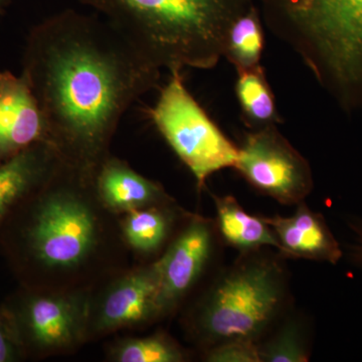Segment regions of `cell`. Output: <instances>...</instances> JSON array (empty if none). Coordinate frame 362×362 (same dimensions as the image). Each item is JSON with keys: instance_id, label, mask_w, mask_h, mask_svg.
Wrapping results in <instances>:
<instances>
[{"instance_id": "1", "label": "cell", "mask_w": 362, "mask_h": 362, "mask_svg": "<svg viewBox=\"0 0 362 362\" xmlns=\"http://www.w3.org/2000/svg\"><path fill=\"white\" fill-rule=\"evenodd\" d=\"M160 71L103 18L66 9L30 30L21 75L61 160L96 176L124 114Z\"/></svg>"}, {"instance_id": "2", "label": "cell", "mask_w": 362, "mask_h": 362, "mask_svg": "<svg viewBox=\"0 0 362 362\" xmlns=\"http://www.w3.org/2000/svg\"><path fill=\"white\" fill-rule=\"evenodd\" d=\"M128 252L95 176L62 160L0 226V252L18 285L33 289L94 291L129 268Z\"/></svg>"}, {"instance_id": "3", "label": "cell", "mask_w": 362, "mask_h": 362, "mask_svg": "<svg viewBox=\"0 0 362 362\" xmlns=\"http://www.w3.org/2000/svg\"><path fill=\"white\" fill-rule=\"evenodd\" d=\"M159 69L209 70L230 26L259 0H78Z\"/></svg>"}, {"instance_id": "4", "label": "cell", "mask_w": 362, "mask_h": 362, "mask_svg": "<svg viewBox=\"0 0 362 362\" xmlns=\"http://www.w3.org/2000/svg\"><path fill=\"white\" fill-rule=\"evenodd\" d=\"M262 20L341 110L362 112V0H259Z\"/></svg>"}, {"instance_id": "5", "label": "cell", "mask_w": 362, "mask_h": 362, "mask_svg": "<svg viewBox=\"0 0 362 362\" xmlns=\"http://www.w3.org/2000/svg\"><path fill=\"white\" fill-rule=\"evenodd\" d=\"M246 254L209 287L188 316V329L206 349L228 340L258 342L282 308V265L273 257Z\"/></svg>"}, {"instance_id": "6", "label": "cell", "mask_w": 362, "mask_h": 362, "mask_svg": "<svg viewBox=\"0 0 362 362\" xmlns=\"http://www.w3.org/2000/svg\"><path fill=\"white\" fill-rule=\"evenodd\" d=\"M147 115L190 173L199 190L216 171L235 168V147L209 118L185 84L182 70L173 69Z\"/></svg>"}, {"instance_id": "7", "label": "cell", "mask_w": 362, "mask_h": 362, "mask_svg": "<svg viewBox=\"0 0 362 362\" xmlns=\"http://www.w3.org/2000/svg\"><path fill=\"white\" fill-rule=\"evenodd\" d=\"M90 294L18 285L7 296L1 305L25 359L64 356L87 343Z\"/></svg>"}, {"instance_id": "8", "label": "cell", "mask_w": 362, "mask_h": 362, "mask_svg": "<svg viewBox=\"0 0 362 362\" xmlns=\"http://www.w3.org/2000/svg\"><path fill=\"white\" fill-rule=\"evenodd\" d=\"M235 168L255 189L285 206L303 202L313 188L308 161L276 125L247 133Z\"/></svg>"}, {"instance_id": "9", "label": "cell", "mask_w": 362, "mask_h": 362, "mask_svg": "<svg viewBox=\"0 0 362 362\" xmlns=\"http://www.w3.org/2000/svg\"><path fill=\"white\" fill-rule=\"evenodd\" d=\"M158 298L157 259L117 274L90 292L87 343L159 320Z\"/></svg>"}, {"instance_id": "10", "label": "cell", "mask_w": 362, "mask_h": 362, "mask_svg": "<svg viewBox=\"0 0 362 362\" xmlns=\"http://www.w3.org/2000/svg\"><path fill=\"white\" fill-rule=\"evenodd\" d=\"M214 233L211 221L192 214L157 259L160 319L175 313L199 283L214 254Z\"/></svg>"}, {"instance_id": "11", "label": "cell", "mask_w": 362, "mask_h": 362, "mask_svg": "<svg viewBox=\"0 0 362 362\" xmlns=\"http://www.w3.org/2000/svg\"><path fill=\"white\" fill-rule=\"evenodd\" d=\"M47 141L44 116L25 76L0 70V162Z\"/></svg>"}, {"instance_id": "12", "label": "cell", "mask_w": 362, "mask_h": 362, "mask_svg": "<svg viewBox=\"0 0 362 362\" xmlns=\"http://www.w3.org/2000/svg\"><path fill=\"white\" fill-rule=\"evenodd\" d=\"M280 246V254L290 258L337 264L341 247L321 214L312 211L305 202L297 204L291 216L264 218Z\"/></svg>"}, {"instance_id": "13", "label": "cell", "mask_w": 362, "mask_h": 362, "mask_svg": "<svg viewBox=\"0 0 362 362\" xmlns=\"http://www.w3.org/2000/svg\"><path fill=\"white\" fill-rule=\"evenodd\" d=\"M95 187L104 206L119 216L145 207L175 204L160 183L140 175L127 162L111 154L100 166Z\"/></svg>"}, {"instance_id": "14", "label": "cell", "mask_w": 362, "mask_h": 362, "mask_svg": "<svg viewBox=\"0 0 362 362\" xmlns=\"http://www.w3.org/2000/svg\"><path fill=\"white\" fill-rule=\"evenodd\" d=\"M61 161L49 142H40L0 162V226L9 214L49 175Z\"/></svg>"}, {"instance_id": "15", "label": "cell", "mask_w": 362, "mask_h": 362, "mask_svg": "<svg viewBox=\"0 0 362 362\" xmlns=\"http://www.w3.org/2000/svg\"><path fill=\"white\" fill-rule=\"evenodd\" d=\"M213 197L216 226L226 244L245 254L268 246L280 250L275 233L264 218L247 213L232 195Z\"/></svg>"}, {"instance_id": "16", "label": "cell", "mask_w": 362, "mask_h": 362, "mask_svg": "<svg viewBox=\"0 0 362 362\" xmlns=\"http://www.w3.org/2000/svg\"><path fill=\"white\" fill-rule=\"evenodd\" d=\"M175 204L136 209L119 216L121 233L129 251L151 257L168 244L176 218Z\"/></svg>"}, {"instance_id": "17", "label": "cell", "mask_w": 362, "mask_h": 362, "mask_svg": "<svg viewBox=\"0 0 362 362\" xmlns=\"http://www.w3.org/2000/svg\"><path fill=\"white\" fill-rule=\"evenodd\" d=\"M237 93L243 119L252 130L282 122L275 96L261 65L238 71Z\"/></svg>"}, {"instance_id": "18", "label": "cell", "mask_w": 362, "mask_h": 362, "mask_svg": "<svg viewBox=\"0 0 362 362\" xmlns=\"http://www.w3.org/2000/svg\"><path fill=\"white\" fill-rule=\"evenodd\" d=\"M263 20L259 4L251 7L230 26L223 57L237 71L259 65L264 49Z\"/></svg>"}, {"instance_id": "19", "label": "cell", "mask_w": 362, "mask_h": 362, "mask_svg": "<svg viewBox=\"0 0 362 362\" xmlns=\"http://www.w3.org/2000/svg\"><path fill=\"white\" fill-rule=\"evenodd\" d=\"M107 358L113 362H183L187 356L173 338L159 332L116 340L107 350Z\"/></svg>"}, {"instance_id": "20", "label": "cell", "mask_w": 362, "mask_h": 362, "mask_svg": "<svg viewBox=\"0 0 362 362\" xmlns=\"http://www.w3.org/2000/svg\"><path fill=\"white\" fill-rule=\"evenodd\" d=\"M261 362H306L309 350L303 328L297 320L286 321L275 334L264 343H259Z\"/></svg>"}, {"instance_id": "21", "label": "cell", "mask_w": 362, "mask_h": 362, "mask_svg": "<svg viewBox=\"0 0 362 362\" xmlns=\"http://www.w3.org/2000/svg\"><path fill=\"white\" fill-rule=\"evenodd\" d=\"M207 362H261L259 342L252 340H228L207 347L204 352Z\"/></svg>"}, {"instance_id": "22", "label": "cell", "mask_w": 362, "mask_h": 362, "mask_svg": "<svg viewBox=\"0 0 362 362\" xmlns=\"http://www.w3.org/2000/svg\"><path fill=\"white\" fill-rule=\"evenodd\" d=\"M26 361L13 325L0 304V362Z\"/></svg>"}, {"instance_id": "23", "label": "cell", "mask_w": 362, "mask_h": 362, "mask_svg": "<svg viewBox=\"0 0 362 362\" xmlns=\"http://www.w3.org/2000/svg\"><path fill=\"white\" fill-rule=\"evenodd\" d=\"M354 232L356 233V244L354 247V257L357 264L362 268V223L357 221L352 226Z\"/></svg>"}, {"instance_id": "24", "label": "cell", "mask_w": 362, "mask_h": 362, "mask_svg": "<svg viewBox=\"0 0 362 362\" xmlns=\"http://www.w3.org/2000/svg\"><path fill=\"white\" fill-rule=\"evenodd\" d=\"M13 0H0V16H4L6 13V9L11 6Z\"/></svg>"}]
</instances>
